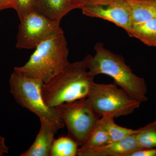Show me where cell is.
Segmentation results:
<instances>
[{
	"label": "cell",
	"instance_id": "cell-5",
	"mask_svg": "<svg viewBox=\"0 0 156 156\" xmlns=\"http://www.w3.org/2000/svg\"><path fill=\"white\" fill-rule=\"evenodd\" d=\"M87 98L99 118L105 115L115 118L128 115L142 103L130 97L115 84L94 83Z\"/></svg>",
	"mask_w": 156,
	"mask_h": 156
},
{
	"label": "cell",
	"instance_id": "cell-20",
	"mask_svg": "<svg viewBox=\"0 0 156 156\" xmlns=\"http://www.w3.org/2000/svg\"><path fill=\"white\" fill-rule=\"evenodd\" d=\"M128 156H156V147L140 149L131 153Z\"/></svg>",
	"mask_w": 156,
	"mask_h": 156
},
{
	"label": "cell",
	"instance_id": "cell-12",
	"mask_svg": "<svg viewBox=\"0 0 156 156\" xmlns=\"http://www.w3.org/2000/svg\"><path fill=\"white\" fill-rule=\"evenodd\" d=\"M133 24L156 18V0H127Z\"/></svg>",
	"mask_w": 156,
	"mask_h": 156
},
{
	"label": "cell",
	"instance_id": "cell-7",
	"mask_svg": "<svg viewBox=\"0 0 156 156\" xmlns=\"http://www.w3.org/2000/svg\"><path fill=\"white\" fill-rule=\"evenodd\" d=\"M20 21L16 45L18 49L36 48L42 42L63 33L60 23L36 11L26 15Z\"/></svg>",
	"mask_w": 156,
	"mask_h": 156
},
{
	"label": "cell",
	"instance_id": "cell-22",
	"mask_svg": "<svg viewBox=\"0 0 156 156\" xmlns=\"http://www.w3.org/2000/svg\"><path fill=\"white\" fill-rule=\"evenodd\" d=\"M13 0H0V11L12 8Z\"/></svg>",
	"mask_w": 156,
	"mask_h": 156
},
{
	"label": "cell",
	"instance_id": "cell-1",
	"mask_svg": "<svg viewBox=\"0 0 156 156\" xmlns=\"http://www.w3.org/2000/svg\"><path fill=\"white\" fill-rule=\"evenodd\" d=\"M94 49L95 55H88L83 59L87 69L93 76H109L113 79L115 84L130 97L141 102L147 101L145 80L133 73L122 56L107 49L103 43H97Z\"/></svg>",
	"mask_w": 156,
	"mask_h": 156
},
{
	"label": "cell",
	"instance_id": "cell-8",
	"mask_svg": "<svg viewBox=\"0 0 156 156\" xmlns=\"http://www.w3.org/2000/svg\"><path fill=\"white\" fill-rule=\"evenodd\" d=\"M81 9L86 16L108 20L123 29L128 35L131 32L133 23L127 0H112L106 5L87 6Z\"/></svg>",
	"mask_w": 156,
	"mask_h": 156
},
{
	"label": "cell",
	"instance_id": "cell-13",
	"mask_svg": "<svg viewBox=\"0 0 156 156\" xmlns=\"http://www.w3.org/2000/svg\"><path fill=\"white\" fill-rule=\"evenodd\" d=\"M129 36L138 39L147 46L156 47V18L133 24Z\"/></svg>",
	"mask_w": 156,
	"mask_h": 156
},
{
	"label": "cell",
	"instance_id": "cell-2",
	"mask_svg": "<svg viewBox=\"0 0 156 156\" xmlns=\"http://www.w3.org/2000/svg\"><path fill=\"white\" fill-rule=\"evenodd\" d=\"M95 76L87 69L85 61L69 63L61 71L42 85L45 103L50 107L87 98Z\"/></svg>",
	"mask_w": 156,
	"mask_h": 156
},
{
	"label": "cell",
	"instance_id": "cell-18",
	"mask_svg": "<svg viewBox=\"0 0 156 156\" xmlns=\"http://www.w3.org/2000/svg\"><path fill=\"white\" fill-rule=\"evenodd\" d=\"M36 0H13L12 8L16 11L20 20L35 11Z\"/></svg>",
	"mask_w": 156,
	"mask_h": 156
},
{
	"label": "cell",
	"instance_id": "cell-4",
	"mask_svg": "<svg viewBox=\"0 0 156 156\" xmlns=\"http://www.w3.org/2000/svg\"><path fill=\"white\" fill-rule=\"evenodd\" d=\"M10 92L18 104L38 117L55 133L65 126L55 108L45 103L42 93L43 81L26 77L13 72L9 80Z\"/></svg>",
	"mask_w": 156,
	"mask_h": 156
},
{
	"label": "cell",
	"instance_id": "cell-17",
	"mask_svg": "<svg viewBox=\"0 0 156 156\" xmlns=\"http://www.w3.org/2000/svg\"><path fill=\"white\" fill-rule=\"evenodd\" d=\"M112 141L108 132L98 123L81 147H101Z\"/></svg>",
	"mask_w": 156,
	"mask_h": 156
},
{
	"label": "cell",
	"instance_id": "cell-15",
	"mask_svg": "<svg viewBox=\"0 0 156 156\" xmlns=\"http://www.w3.org/2000/svg\"><path fill=\"white\" fill-rule=\"evenodd\" d=\"M79 144L71 137L61 136L54 140L51 156H77Z\"/></svg>",
	"mask_w": 156,
	"mask_h": 156
},
{
	"label": "cell",
	"instance_id": "cell-11",
	"mask_svg": "<svg viewBox=\"0 0 156 156\" xmlns=\"http://www.w3.org/2000/svg\"><path fill=\"white\" fill-rule=\"evenodd\" d=\"M75 9L76 7L71 0H36L35 11L60 23L64 16Z\"/></svg>",
	"mask_w": 156,
	"mask_h": 156
},
{
	"label": "cell",
	"instance_id": "cell-10",
	"mask_svg": "<svg viewBox=\"0 0 156 156\" xmlns=\"http://www.w3.org/2000/svg\"><path fill=\"white\" fill-rule=\"evenodd\" d=\"M41 126L32 145L20 156H51L54 135L56 134L48 124L41 122Z\"/></svg>",
	"mask_w": 156,
	"mask_h": 156
},
{
	"label": "cell",
	"instance_id": "cell-21",
	"mask_svg": "<svg viewBox=\"0 0 156 156\" xmlns=\"http://www.w3.org/2000/svg\"><path fill=\"white\" fill-rule=\"evenodd\" d=\"M9 148L6 145L5 138L0 136V156H4L5 154H8L9 151Z\"/></svg>",
	"mask_w": 156,
	"mask_h": 156
},
{
	"label": "cell",
	"instance_id": "cell-14",
	"mask_svg": "<svg viewBox=\"0 0 156 156\" xmlns=\"http://www.w3.org/2000/svg\"><path fill=\"white\" fill-rule=\"evenodd\" d=\"M114 117L109 115L102 116L98 120V123L108 132L112 141H117L136 134L139 131L129 129L118 126L114 121Z\"/></svg>",
	"mask_w": 156,
	"mask_h": 156
},
{
	"label": "cell",
	"instance_id": "cell-6",
	"mask_svg": "<svg viewBox=\"0 0 156 156\" xmlns=\"http://www.w3.org/2000/svg\"><path fill=\"white\" fill-rule=\"evenodd\" d=\"M68 129V136L80 146L86 142L100 119L87 98L55 107Z\"/></svg>",
	"mask_w": 156,
	"mask_h": 156
},
{
	"label": "cell",
	"instance_id": "cell-9",
	"mask_svg": "<svg viewBox=\"0 0 156 156\" xmlns=\"http://www.w3.org/2000/svg\"><path fill=\"white\" fill-rule=\"evenodd\" d=\"M140 149L134 134L101 147H79L77 156H128Z\"/></svg>",
	"mask_w": 156,
	"mask_h": 156
},
{
	"label": "cell",
	"instance_id": "cell-3",
	"mask_svg": "<svg viewBox=\"0 0 156 156\" xmlns=\"http://www.w3.org/2000/svg\"><path fill=\"white\" fill-rule=\"evenodd\" d=\"M69 50L64 33L42 42L23 66L14 71L27 77L48 82L69 64Z\"/></svg>",
	"mask_w": 156,
	"mask_h": 156
},
{
	"label": "cell",
	"instance_id": "cell-16",
	"mask_svg": "<svg viewBox=\"0 0 156 156\" xmlns=\"http://www.w3.org/2000/svg\"><path fill=\"white\" fill-rule=\"evenodd\" d=\"M135 138L141 148L156 147V121L140 128Z\"/></svg>",
	"mask_w": 156,
	"mask_h": 156
},
{
	"label": "cell",
	"instance_id": "cell-19",
	"mask_svg": "<svg viewBox=\"0 0 156 156\" xmlns=\"http://www.w3.org/2000/svg\"><path fill=\"white\" fill-rule=\"evenodd\" d=\"M76 9H81L87 6L101 5L108 4L112 0H71Z\"/></svg>",
	"mask_w": 156,
	"mask_h": 156
}]
</instances>
